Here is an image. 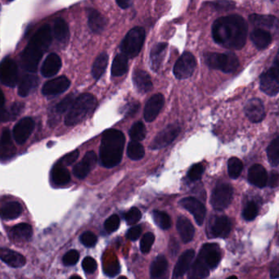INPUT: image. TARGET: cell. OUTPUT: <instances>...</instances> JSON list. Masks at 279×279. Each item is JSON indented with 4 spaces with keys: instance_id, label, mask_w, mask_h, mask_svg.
<instances>
[{
    "instance_id": "1",
    "label": "cell",
    "mask_w": 279,
    "mask_h": 279,
    "mask_svg": "<svg viewBox=\"0 0 279 279\" xmlns=\"http://www.w3.org/2000/svg\"><path fill=\"white\" fill-rule=\"evenodd\" d=\"M248 25L243 17L230 15L220 17L212 25V37L216 44L229 49H241L248 36Z\"/></svg>"
},
{
    "instance_id": "2",
    "label": "cell",
    "mask_w": 279,
    "mask_h": 279,
    "mask_svg": "<svg viewBox=\"0 0 279 279\" xmlns=\"http://www.w3.org/2000/svg\"><path fill=\"white\" fill-rule=\"evenodd\" d=\"M125 143V135L120 130L111 129L104 132L99 151L101 165L106 168L119 165L122 159Z\"/></svg>"
},
{
    "instance_id": "3",
    "label": "cell",
    "mask_w": 279,
    "mask_h": 279,
    "mask_svg": "<svg viewBox=\"0 0 279 279\" xmlns=\"http://www.w3.org/2000/svg\"><path fill=\"white\" fill-rule=\"evenodd\" d=\"M97 100L90 93H84L79 96L68 111L65 118V125L74 126L82 122L95 109Z\"/></svg>"
},
{
    "instance_id": "4",
    "label": "cell",
    "mask_w": 279,
    "mask_h": 279,
    "mask_svg": "<svg viewBox=\"0 0 279 279\" xmlns=\"http://www.w3.org/2000/svg\"><path fill=\"white\" fill-rule=\"evenodd\" d=\"M205 63L212 69L221 71L225 73L236 72L239 67V60L232 52L224 53H205Z\"/></svg>"
},
{
    "instance_id": "5",
    "label": "cell",
    "mask_w": 279,
    "mask_h": 279,
    "mask_svg": "<svg viewBox=\"0 0 279 279\" xmlns=\"http://www.w3.org/2000/svg\"><path fill=\"white\" fill-rule=\"evenodd\" d=\"M145 41V30L144 28L136 26L129 30L123 40L121 50L128 58H133L138 55Z\"/></svg>"
},
{
    "instance_id": "6",
    "label": "cell",
    "mask_w": 279,
    "mask_h": 279,
    "mask_svg": "<svg viewBox=\"0 0 279 279\" xmlns=\"http://www.w3.org/2000/svg\"><path fill=\"white\" fill-rule=\"evenodd\" d=\"M45 52L41 47L30 41L21 53V64L24 69L29 72H36Z\"/></svg>"
},
{
    "instance_id": "7",
    "label": "cell",
    "mask_w": 279,
    "mask_h": 279,
    "mask_svg": "<svg viewBox=\"0 0 279 279\" xmlns=\"http://www.w3.org/2000/svg\"><path fill=\"white\" fill-rule=\"evenodd\" d=\"M278 60L277 56L274 65L260 76V89L269 96H276L279 91Z\"/></svg>"
},
{
    "instance_id": "8",
    "label": "cell",
    "mask_w": 279,
    "mask_h": 279,
    "mask_svg": "<svg viewBox=\"0 0 279 279\" xmlns=\"http://www.w3.org/2000/svg\"><path fill=\"white\" fill-rule=\"evenodd\" d=\"M233 189L230 184H220L216 187L212 193L211 203L214 209L223 211L230 205L233 200Z\"/></svg>"
},
{
    "instance_id": "9",
    "label": "cell",
    "mask_w": 279,
    "mask_h": 279,
    "mask_svg": "<svg viewBox=\"0 0 279 279\" xmlns=\"http://www.w3.org/2000/svg\"><path fill=\"white\" fill-rule=\"evenodd\" d=\"M221 258L220 247L216 243H206L200 250L197 260L207 269H216Z\"/></svg>"
},
{
    "instance_id": "10",
    "label": "cell",
    "mask_w": 279,
    "mask_h": 279,
    "mask_svg": "<svg viewBox=\"0 0 279 279\" xmlns=\"http://www.w3.org/2000/svg\"><path fill=\"white\" fill-rule=\"evenodd\" d=\"M18 81V67L14 60L6 57L0 62V82L13 88Z\"/></svg>"
},
{
    "instance_id": "11",
    "label": "cell",
    "mask_w": 279,
    "mask_h": 279,
    "mask_svg": "<svg viewBox=\"0 0 279 279\" xmlns=\"http://www.w3.org/2000/svg\"><path fill=\"white\" fill-rule=\"evenodd\" d=\"M197 66V61L191 53H184L173 66V75L179 80L189 78Z\"/></svg>"
},
{
    "instance_id": "12",
    "label": "cell",
    "mask_w": 279,
    "mask_h": 279,
    "mask_svg": "<svg viewBox=\"0 0 279 279\" xmlns=\"http://www.w3.org/2000/svg\"><path fill=\"white\" fill-rule=\"evenodd\" d=\"M180 131H181V127L179 124L173 123L171 125H168L155 137L151 144V149L153 150L161 149L168 146L176 140L180 134Z\"/></svg>"
},
{
    "instance_id": "13",
    "label": "cell",
    "mask_w": 279,
    "mask_h": 279,
    "mask_svg": "<svg viewBox=\"0 0 279 279\" xmlns=\"http://www.w3.org/2000/svg\"><path fill=\"white\" fill-rule=\"evenodd\" d=\"M180 204L183 208L193 215L198 225H202L205 220L206 210L201 201L195 197H188L182 199Z\"/></svg>"
},
{
    "instance_id": "14",
    "label": "cell",
    "mask_w": 279,
    "mask_h": 279,
    "mask_svg": "<svg viewBox=\"0 0 279 279\" xmlns=\"http://www.w3.org/2000/svg\"><path fill=\"white\" fill-rule=\"evenodd\" d=\"M34 122L30 117H25L17 123L13 128V137L18 144H23L31 135Z\"/></svg>"
},
{
    "instance_id": "15",
    "label": "cell",
    "mask_w": 279,
    "mask_h": 279,
    "mask_svg": "<svg viewBox=\"0 0 279 279\" xmlns=\"http://www.w3.org/2000/svg\"><path fill=\"white\" fill-rule=\"evenodd\" d=\"M209 230L212 237H227L230 233V220L227 216H215L210 222Z\"/></svg>"
},
{
    "instance_id": "16",
    "label": "cell",
    "mask_w": 279,
    "mask_h": 279,
    "mask_svg": "<svg viewBox=\"0 0 279 279\" xmlns=\"http://www.w3.org/2000/svg\"><path fill=\"white\" fill-rule=\"evenodd\" d=\"M97 155L93 151L87 152L81 161L77 164L73 169V173L77 179L83 180L88 176L97 163Z\"/></svg>"
},
{
    "instance_id": "17",
    "label": "cell",
    "mask_w": 279,
    "mask_h": 279,
    "mask_svg": "<svg viewBox=\"0 0 279 279\" xmlns=\"http://www.w3.org/2000/svg\"><path fill=\"white\" fill-rule=\"evenodd\" d=\"M69 79L60 76L45 83L42 88V93L45 96H55L66 91L70 87Z\"/></svg>"
},
{
    "instance_id": "18",
    "label": "cell",
    "mask_w": 279,
    "mask_h": 279,
    "mask_svg": "<svg viewBox=\"0 0 279 279\" xmlns=\"http://www.w3.org/2000/svg\"><path fill=\"white\" fill-rule=\"evenodd\" d=\"M165 103L164 96L161 93H157L152 96L150 99L147 101L144 108V119L147 122H152L157 118L159 113L162 109Z\"/></svg>"
},
{
    "instance_id": "19",
    "label": "cell",
    "mask_w": 279,
    "mask_h": 279,
    "mask_svg": "<svg viewBox=\"0 0 279 279\" xmlns=\"http://www.w3.org/2000/svg\"><path fill=\"white\" fill-rule=\"evenodd\" d=\"M245 114L253 123L262 121L265 117V110L262 101L259 98H252L246 104Z\"/></svg>"
},
{
    "instance_id": "20",
    "label": "cell",
    "mask_w": 279,
    "mask_h": 279,
    "mask_svg": "<svg viewBox=\"0 0 279 279\" xmlns=\"http://www.w3.org/2000/svg\"><path fill=\"white\" fill-rule=\"evenodd\" d=\"M195 252L193 250H188L181 255L173 269V277L180 278L183 277L190 269L194 260Z\"/></svg>"
},
{
    "instance_id": "21",
    "label": "cell",
    "mask_w": 279,
    "mask_h": 279,
    "mask_svg": "<svg viewBox=\"0 0 279 279\" xmlns=\"http://www.w3.org/2000/svg\"><path fill=\"white\" fill-rule=\"evenodd\" d=\"M16 148L12 140L10 130L5 129L0 137V158L9 160L15 155Z\"/></svg>"
},
{
    "instance_id": "22",
    "label": "cell",
    "mask_w": 279,
    "mask_h": 279,
    "mask_svg": "<svg viewBox=\"0 0 279 279\" xmlns=\"http://www.w3.org/2000/svg\"><path fill=\"white\" fill-rule=\"evenodd\" d=\"M268 175L266 169L263 165L256 164L250 168L248 171V181L255 186L260 188H264L267 185Z\"/></svg>"
},
{
    "instance_id": "23",
    "label": "cell",
    "mask_w": 279,
    "mask_h": 279,
    "mask_svg": "<svg viewBox=\"0 0 279 279\" xmlns=\"http://www.w3.org/2000/svg\"><path fill=\"white\" fill-rule=\"evenodd\" d=\"M0 259L13 268H21L26 263V260L21 254L9 248H0Z\"/></svg>"
},
{
    "instance_id": "24",
    "label": "cell",
    "mask_w": 279,
    "mask_h": 279,
    "mask_svg": "<svg viewBox=\"0 0 279 279\" xmlns=\"http://www.w3.org/2000/svg\"><path fill=\"white\" fill-rule=\"evenodd\" d=\"M133 85L140 93H146L152 89V82L151 76L145 71H134L133 74Z\"/></svg>"
},
{
    "instance_id": "25",
    "label": "cell",
    "mask_w": 279,
    "mask_h": 279,
    "mask_svg": "<svg viewBox=\"0 0 279 279\" xmlns=\"http://www.w3.org/2000/svg\"><path fill=\"white\" fill-rule=\"evenodd\" d=\"M61 66V60L56 53H51L44 61L41 66V73L45 77H52L59 72Z\"/></svg>"
},
{
    "instance_id": "26",
    "label": "cell",
    "mask_w": 279,
    "mask_h": 279,
    "mask_svg": "<svg viewBox=\"0 0 279 279\" xmlns=\"http://www.w3.org/2000/svg\"><path fill=\"white\" fill-rule=\"evenodd\" d=\"M177 230L184 243L190 242L194 237L195 228L193 224L184 216H180L177 220Z\"/></svg>"
},
{
    "instance_id": "27",
    "label": "cell",
    "mask_w": 279,
    "mask_h": 279,
    "mask_svg": "<svg viewBox=\"0 0 279 279\" xmlns=\"http://www.w3.org/2000/svg\"><path fill=\"white\" fill-rule=\"evenodd\" d=\"M52 30L49 25H43L41 29L36 32V34L32 36L30 41L42 48L45 51L49 49L52 43Z\"/></svg>"
},
{
    "instance_id": "28",
    "label": "cell",
    "mask_w": 279,
    "mask_h": 279,
    "mask_svg": "<svg viewBox=\"0 0 279 279\" xmlns=\"http://www.w3.org/2000/svg\"><path fill=\"white\" fill-rule=\"evenodd\" d=\"M51 179L57 186H64L70 182L71 175L65 165L58 161L52 169Z\"/></svg>"
},
{
    "instance_id": "29",
    "label": "cell",
    "mask_w": 279,
    "mask_h": 279,
    "mask_svg": "<svg viewBox=\"0 0 279 279\" xmlns=\"http://www.w3.org/2000/svg\"><path fill=\"white\" fill-rule=\"evenodd\" d=\"M88 23L92 31L100 34L106 27L107 21L101 13L94 9H89L88 15Z\"/></svg>"
},
{
    "instance_id": "30",
    "label": "cell",
    "mask_w": 279,
    "mask_h": 279,
    "mask_svg": "<svg viewBox=\"0 0 279 279\" xmlns=\"http://www.w3.org/2000/svg\"><path fill=\"white\" fill-rule=\"evenodd\" d=\"M251 39L255 46L260 50L266 49L272 42L270 33L262 28L253 30L251 34Z\"/></svg>"
},
{
    "instance_id": "31",
    "label": "cell",
    "mask_w": 279,
    "mask_h": 279,
    "mask_svg": "<svg viewBox=\"0 0 279 279\" xmlns=\"http://www.w3.org/2000/svg\"><path fill=\"white\" fill-rule=\"evenodd\" d=\"M22 213V206L17 201H10L0 208V217L4 220H15Z\"/></svg>"
},
{
    "instance_id": "32",
    "label": "cell",
    "mask_w": 279,
    "mask_h": 279,
    "mask_svg": "<svg viewBox=\"0 0 279 279\" xmlns=\"http://www.w3.org/2000/svg\"><path fill=\"white\" fill-rule=\"evenodd\" d=\"M10 235L15 241H28L31 238L33 229L30 224L21 223L11 229Z\"/></svg>"
},
{
    "instance_id": "33",
    "label": "cell",
    "mask_w": 279,
    "mask_h": 279,
    "mask_svg": "<svg viewBox=\"0 0 279 279\" xmlns=\"http://www.w3.org/2000/svg\"><path fill=\"white\" fill-rule=\"evenodd\" d=\"M39 84V79L33 74L24 76L18 87V94L21 97H26L30 94L33 89H36Z\"/></svg>"
},
{
    "instance_id": "34",
    "label": "cell",
    "mask_w": 279,
    "mask_h": 279,
    "mask_svg": "<svg viewBox=\"0 0 279 279\" xmlns=\"http://www.w3.org/2000/svg\"><path fill=\"white\" fill-rule=\"evenodd\" d=\"M249 19L250 21L257 27L273 29V28H277L278 25L277 18L273 16L252 14L250 16Z\"/></svg>"
},
{
    "instance_id": "35",
    "label": "cell",
    "mask_w": 279,
    "mask_h": 279,
    "mask_svg": "<svg viewBox=\"0 0 279 279\" xmlns=\"http://www.w3.org/2000/svg\"><path fill=\"white\" fill-rule=\"evenodd\" d=\"M166 49H167L166 43H160L152 48L150 54L152 70L157 71L161 66Z\"/></svg>"
},
{
    "instance_id": "36",
    "label": "cell",
    "mask_w": 279,
    "mask_h": 279,
    "mask_svg": "<svg viewBox=\"0 0 279 279\" xmlns=\"http://www.w3.org/2000/svg\"><path fill=\"white\" fill-rule=\"evenodd\" d=\"M168 262L165 256H157V258L153 260V262L151 264L150 274L152 278H158L165 274L167 270Z\"/></svg>"
},
{
    "instance_id": "37",
    "label": "cell",
    "mask_w": 279,
    "mask_h": 279,
    "mask_svg": "<svg viewBox=\"0 0 279 279\" xmlns=\"http://www.w3.org/2000/svg\"><path fill=\"white\" fill-rule=\"evenodd\" d=\"M53 34L57 41L66 43L69 40L70 31L66 21L61 18H57L53 25Z\"/></svg>"
},
{
    "instance_id": "38",
    "label": "cell",
    "mask_w": 279,
    "mask_h": 279,
    "mask_svg": "<svg viewBox=\"0 0 279 279\" xmlns=\"http://www.w3.org/2000/svg\"><path fill=\"white\" fill-rule=\"evenodd\" d=\"M128 57L124 53H119L115 57L112 66V75L113 76H121L128 72Z\"/></svg>"
},
{
    "instance_id": "39",
    "label": "cell",
    "mask_w": 279,
    "mask_h": 279,
    "mask_svg": "<svg viewBox=\"0 0 279 279\" xmlns=\"http://www.w3.org/2000/svg\"><path fill=\"white\" fill-rule=\"evenodd\" d=\"M108 64V55L106 53H102L98 55L93 62V67H92V75H93V78L95 80L101 78V76L104 74V72L106 71Z\"/></svg>"
},
{
    "instance_id": "40",
    "label": "cell",
    "mask_w": 279,
    "mask_h": 279,
    "mask_svg": "<svg viewBox=\"0 0 279 279\" xmlns=\"http://www.w3.org/2000/svg\"><path fill=\"white\" fill-rule=\"evenodd\" d=\"M23 108V105L19 102L13 104L9 109L4 108H0V122L13 121L21 113Z\"/></svg>"
},
{
    "instance_id": "41",
    "label": "cell",
    "mask_w": 279,
    "mask_h": 279,
    "mask_svg": "<svg viewBox=\"0 0 279 279\" xmlns=\"http://www.w3.org/2000/svg\"><path fill=\"white\" fill-rule=\"evenodd\" d=\"M144 154L145 151L142 144L133 140L129 143L127 148V155L129 158L133 161H140L144 157Z\"/></svg>"
},
{
    "instance_id": "42",
    "label": "cell",
    "mask_w": 279,
    "mask_h": 279,
    "mask_svg": "<svg viewBox=\"0 0 279 279\" xmlns=\"http://www.w3.org/2000/svg\"><path fill=\"white\" fill-rule=\"evenodd\" d=\"M188 270H189V273H188V277L189 278H204V277H208L210 274V269L204 266L197 260H195L194 264L191 265L190 269Z\"/></svg>"
},
{
    "instance_id": "43",
    "label": "cell",
    "mask_w": 279,
    "mask_h": 279,
    "mask_svg": "<svg viewBox=\"0 0 279 279\" xmlns=\"http://www.w3.org/2000/svg\"><path fill=\"white\" fill-rule=\"evenodd\" d=\"M152 218L157 226L163 230H167L171 227V220L167 213L161 211H154Z\"/></svg>"
},
{
    "instance_id": "44",
    "label": "cell",
    "mask_w": 279,
    "mask_h": 279,
    "mask_svg": "<svg viewBox=\"0 0 279 279\" xmlns=\"http://www.w3.org/2000/svg\"><path fill=\"white\" fill-rule=\"evenodd\" d=\"M267 155L269 163L273 166H277L279 163V140L276 137L267 148Z\"/></svg>"
},
{
    "instance_id": "45",
    "label": "cell",
    "mask_w": 279,
    "mask_h": 279,
    "mask_svg": "<svg viewBox=\"0 0 279 279\" xmlns=\"http://www.w3.org/2000/svg\"><path fill=\"white\" fill-rule=\"evenodd\" d=\"M146 127L144 123L137 121L132 125L131 129H129V134L133 141H142L146 137Z\"/></svg>"
},
{
    "instance_id": "46",
    "label": "cell",
    "mask_w": 279,
    "mask_h": 279,
    "mask_svg": "<svg viewBox=\"0 0 279 279\" xmlns=\"http://www.w3.org/2000/svg\"><path fill=\"white\" fill-rule=\"evenodd\" d=\"M243 169V164L240 159L237 157H232L228 160V175L232 179H237L241 176V171Z\"/></svg>"
},
{
    "instance_id": "47",
    "label": "cell",
    "mask_w": 279,
    "mask_h": 279,
    "mask_svg": "<svg viewBox=\"0 0 279 279\" xmlns=\"http://www.w3.org/2000/svg\"><path fill=\"white\" fill-rule=\"evenodd\" d=\"M155 236L152 233H147L143 236L140 241V250L143 253L147 254L150 252L152 245L154 243Z\"/></svg>"
},
{
    "instance_id": "48",
    "label": "cell",
    "mask_w": 279,
    "mask_h": 279,
    "mask_svg": "<svg viewBox=\"0 0 279 279\" xmlns=\"http://www.w3.org/2000/svg\"><path fill=\"white\" fill-rule=\"evenodd\" d=\"M257 215H258V207H257L256 203L253 201L248 203V205H246L243 213H242L243 218L248 221H252L256 219Z\"/></svg>"
},
{
    "instance_id": "49",
    "label": "cell",
    "mask_w": 279,
    "mask_h": 279,
    "mask_svg": "<svg viewBox=\"0 0 279 279\" xmlns=\"http://www.w3.org/2000/svg\"><path fill=\"white\" fill-rule=\"evenodd\" d=\"M75 98L73 94H70L67 97H65L64 99L61 100L59 103L57 104L56 107V112L58 114H63L65 112H67L70 109L72 104L74 102Z\"/></svg>"
},
{
    "instance_id": "50",
    "label": "cell",
    "mask_w": 279,
    "mask_h": 279,
    "mask_svg": "<svg viewBox=\"0 0 279 279\" xmlns=\"http://www.w3.org/2000/svg\"><path fill=\"white\" fill-rule=\"evenodd\" d=\"M141 218H142V213L137 207H132L129 212H127L125 217V221L129 225L135 224Z\"/></svg>"
},
{
    "instance_id": "51",
    "label": "cell",
    "mask_w": 279,
    "mask_h": 279,
    "mask_svg": "<svg viewBox=\"0 0 279 279\" xmlns=\"http://www.w3.org/2000/svg\"><path fill=\"white\" fill-rule=\"evenodd\" d=\"M80 259V254L76 250H71L64 255L62 263L66 266H73L78 262Z\"/></svg>"
},
{
    "instance_id": "52",
    "label": "cell",
    "mask_w": 279,
    "mask_h": 279,
    "mask_svg": "<svg viewBox=\"0 0 279 279\" xmlns=\"http://www.w3.org/2000/svg\"><path fill=\"white\" fill-rule=\"evenodd\" d=\"M120 223H121V220H120L119 216L117 215H113L105 221L104 228L108 233H112L118 229Z\"/></svg>"
},
{
    "instance_id": "53",
    "label": "cell",
    "mask_w": 279,
    "mask_h": 279,
    "mask_svg": "<svg viewBox=\"0 0 279 279\" xmlns=\"http://www.w3.org/2000/svg\"><path fill=\"white\" fill-rule=\"evenodd\" d=\"M80 241L86 248H93L97 243V236L92 232H85L81 235Z\"/></svg>"
},
{
    "instance_id": "54",
    "label": "cell",
    "mask_w": 279,
    "mask_h": 279,
    "mask_svg": "<svg viewBox=\"0 0 279 279\" xmlns=\"http://www.w3.org/2000/svg\"><path fill=\"white\" fill-rule=\"evenodd\" d=\"M204 172V167L200 163L195 164L188 172V177L191 181H197L200 180Z\"/></svg>"
},
{
    "instance_id": "55",
    "label": "cell",
    "mask_w": 279,
    "mask_h": 279,
    "mask_svg": "<svg viewBox=\"0 0 279 279\" xmlns=\"http://www.w3.org/2000/svg\"><path fill=\"white\" fill-rule=\"evenodd\" d=\"M97 262L94 259L92 258L90 256H87L82 261V268L85 273H93L97 269Z\"/></svg>"
},
{
    "instance_id": "56",
    "label": "cell",
    "mask_w": 279,
    "mask_h": 279,
    "mask_svg": "<svg viewBox=\"0 0 279 279\" xmlns=\"http://www.w3.org/2000/svg\"><path fill=\"white\" fill-rule=\"evenodd\" d=\"M80 152L78 150H75L73 152L68 153V154L65 155L60 160L59 162L61 163L62 165H71L75 162V161L78 159Z\"/></svg>"
},
{
    "instance_id": "57",
    "label": "cell",
    "mask_w": 279,
    "mask_h": 279,
    "mask_svg": "<svg viewBox=\"0 0 279 279\" xmlns=\"http://www.w3.org/2000/svg\"><path fill=\"white\" fill-rule=\"evenodd\" d=\"M142 227L140 225H137V226L132 227L131 228H129V231L127 232L126 237L130 240V241H136L137 239L140 238L142 233Z\"/></svg>"
},
{
    "instance_id": "58",
    "label": "cell",
    "mask_w": 279,
    "mask_h": 279,
    "mask_svg": "<svg viewBox=\"0 0 279 279\" xmlns=\"http://www.w3.org/2000/svg\"><path fill=\"white\" fill-rule=\"evenodd\" d=\"M212 5L217 10H230L234 9L235 4L231 1L221 0L218 2L212 3Z\"/></svg>"
},
{
    "instance_id": "59",
    "label": "cell",
    "mask_w": 279,
    "mask_h": 279,
    "mask_svg": "<svg viewBox=\"0 0 279 279\" xmlns=\"http://www.w3.org/2000/svg\"><path fill=\"white\" fill-rule=\"evenodd\" d=\"M120 270H121L120 264L117 261H115V262L108 264L104 271H105V273L109 277H114L116 275L118 274Z\"/></svg>"
},
{
    "instance_id": "60",
    "label": "cell",
    "mask_w": 279,
    "mask_h": 279,
    "mask_svg": "<svg viewBox=\"0 0 279 279\" xmlns=\"http://www.w3.org/2000/svg\"><path fill=\"white\" fill-rule=\"evenodd\" d=\"M267 184L272 188H276L277 186V184H278V173L277 171L271 172L270 176L268 177Z\"/></svg>"
},
{
    "instance_id": "61",
    "label": "cell",
    "mask_w": 279,
    "mask_h": 279,
    "mask_svg": "<svg viewBox=\"0 0 279 279\" xmlns=\"http://www.w3.org/2000/svg\"><path fill=\"white\" fill-rule=\"evenodd\" d=\"M140 108V104L137 102H133V103L129 104L127 105L126 108V115L127 116H132Z\"/></svg>"
},
{
    "instance_id": "62",
    "label": "cell",
    "mask_w": 279,
    "mask_h": 279,
    "mask_svg": "<svg viewBox=\"0 0 279 279\" xmlns=\"http://www.w3.org/2000/svg\"><path fill=\"white\" fill-rule=\"evenodd\" d=\"M117 5L123 9L129 8V5H130V0H117Z\"/></svg>"
},
{
    "instance_id": "63",
    "label": "cell",
    "mask_w": 279,
    "mask_h": 279,
    "mask_svg": "<svg viewBox=\"0 0 279 279\" xmlns=\"http://www.w3.org/2000/svg\"><path fill=\"white\" fill-rule=\"evenodd\" d=\"M5 95H4L2 90L0 89V108H4V107H5Z\"/></svg>"
},
{
    "instance_id": "64",
    "label": "cell",
    "mask_w": 279,
    "mask_h": 279,
    "mask_svg": "<svg viewBox=\"0 0 279 279\" xmlns=\"http://www.w3.org/2000/svg\"><path fill=\"white\" fill-rule=\"evenodd\" d=\"M9 1H12V0H9Z\"/></svg>"
}]
</instances>
